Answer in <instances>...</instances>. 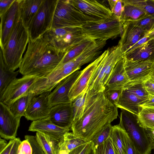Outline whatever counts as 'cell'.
Returning <instances> with one entry per match:
<instances>
[{
    "label": "cell",
    "instance_id": "21",
    "mask_svg": "<svg viewBox=\"0 0 154 154\" xmlns=\"http://www.w3.org/2000/svg\"><path fill=\"white\" fill-rule=\"evenodd\" d=\"M123 57L116 63L105 85V89H122L129 82L125 68Z\"/></svg>",
    "mask_w": 154,
    "mask_h": 154
},
{
    "label": "cell",
    "instance_id": "41",
    "mask_svg": "<svg viewBox=\"0 0 154 154\" xmlns=\"http://www.w3.org/2000/svg\"><path fill=\"white\" fill-rule=\"evenodd\" d=\"M93 149V144L91 141L76 148L68 154H88Z\"/></svg>",
    "mask_w": 154,
    "mask_h": 154
},
{
    "label": "cell",
    "instance_id": "25",
    "mask_svg": "<svg viewBox=\"0 0 154 154\" xmlns=\"http://www.w3.org/2000/svg\"><path fill=\"white\" fill-rule=\"evenodd\" d=\"M127 136L119 124L112 126L110 137L115 154H127Z\"/></svg>",
    "mask_w": 154,
    "mask_h": 154
},
{
    "label": "cell",
    "instance_id": "39",
    "mask_svg": "<svg viewBox=\"0 0 154 154\" xmlns=\"http://www.w3.org/2000/svg\"><path fill=\"white\" fill-rule=\"evenodd\" d=\"M122 89H105L103 92L107 99L116 106L118 103Z\"/></svg>",
    "mask_w": 154,
    "mask_h": 154
},
{
    "label": "cell",
    "instance_id": "47",
    "mask_svg": "<svg viewBox=\"0 0 154 154\" xmlns=\"http://www.w3.org/2000/svg\"><path fill=\"white\" fill-rule=\"evenodd\" d=\"M22 141L19 138L14 139V142L9 154H18L19 146Z\"/></svg>",
    "mask_w": 154,
    "mask_h": 154
},
{
    "label": "cell",
    "instance_id": "14",
    "mask_svg": "<svg viewBox=\"0 0 154 154\" xmlns=\"http://www.w3.org/2000/svg\"><path fill=\"white\" fill-rule=\"evenodd\" d=\"M107 49L83 70L72 87L68 95L72 101L82 93L86 91L90 79L98 65L105 56Z\"/></svg>",
    "mask_w": 154,
    "mask_h": 154
},
{
    "label": "cell",
    "instance_id": "17",
    "mask_svg": "<svg viewBox=\"0 0 154 154\" xmlns=\"http://www.w3.org/2000/svg\"><path fill=\"white\" fill-rule=\"evenodd\" d=\"M71 129L57 126L53 123L49 117L33 121L28 131L44 134L59 143L64 135Z\"/></svg>",
    "mask_w": 154,
    "mask_h": 154
},
{
    "label": "cell",
    "instance_id": "18",
    "mask_svg": "<svg viewBox=\"0 0 154 154\" xmlns=\"http://www.w3.org/2000/svg\"><path fill=\"white\" fill-rule=\"evenodd\" d=\"M122 30L118 45L124 55L132 46L143 37L148 31L135 25L132 22L123 24Z\"/></svg>",
    "mask_w": 154,
    "mask_h": 154
},
{
    "label": "cell",
    "instance_id": "32",
    "mask_svg": "<svg viewBox=\"0 0 154 154\" xmlns=\"http://www.w3.org/2000/svg\"><path fill=\"white\" fill-rule=\"evenodd\" d=\"M86 97L87 92L85 91L71 101L73 109V122L82 117L85 106Z\"/></svg>",
    "mask_w": 154,
    "mask_h": 154
},
{
    "label": "cell",
    "instance_id": "36",
    "mask_svg": "<svg viewBox=\"0 0 154 154\" xmlns=\"http://www.w3.org/2000/svg\"><path fill=\"white\" fill-rule=\"evenodd\" d=\"M108 2L112 14L119 20L124 7L123 0H109Z\"/></svg>",
    "mask_w": 154,
    "mask_h": 154
},
{
    "label": "cell",
    "instance_id": "1",
    "mask_svg": "<svg viewBox=\"0 0 154 154\" xmlns=\"http://www.w3.org/2000/svg\"><path fill=\"white\" fill-rule=\"evenodd\" d=\"M66 53L57 48L47 31L37 39L29 40L19 72L23 76L46 77L61 64Z\"/></svg>",
    "mask_w": 154,
    "mask_h": 154
},
{
    "label": "cell",
    "instance_id": "22",
    "mask_svg": "<svg viewBox=\"0 0 154 154\" xmlns=\"http://www.w3.org/2000/svg\"><path fill=\"white\" fill-rule=\"evenodd\" d=\"M132 61H148L154 63V38L151 39L124 55Z\"/></svg>",
    "mask_w": 154,
    "mask_h": 154
},
{
    "label": "cell",
    "instance_id": "49",
    "mask_svg": "<svg viewBox=\"0 0 154 154\" xmlns=\"http://www.w3.org/2000/svg\"><path fill=\"white\" fill-rule=\"evenodd\" d=\"M145 130L150 140L152 149H154V130Z\"/></svg>",
    "mask_w": 154,
    "mask_h": 154
},
{
    "label": "cell",
    "instance_id": "26",
    "mask_svg": "<svg viewBox=\"0 0 154 154\" xmlns=\"http://www.w3.org/2000/svg\"><path fill=\"white\" fill-rule=\"evenodd\" d=\"M19 72L10 70L6 66L3 60L2 52L0 51V98L4 91L14 80L16 79Z\"/></svg>",
    "mask_w": 154,
    "mask_h": 154
},
{
    "label": "cell",
    "instance_id": "52",
    "mask_svg": "<svg viewBox=\"0 0 154 154\" xmlns=\"http://www.w3.org/2000/svg\"><path fill=\"white\" fill-rule=\"evenodd\" d=\"M88 154H96L94 149L93 148Z\"/></svg>",
    "mask_w": 154,
    "mask_h": 154
},
{
    "label": "cell",
    "instance_id": "23",
    "mask_svg": "<svg viewBox=\"0 0 154 154\" xmlns=\"http://www.w3.org/2000/svg\"><path fill=\"white\" fill-rule=\"evenodd\" d=\"M44 0H19L20 18L27 29Z\"/></svg>",
    "mask_w": 154,
    "mask_h": 154
},
{
    "label": "cell",
    "instance_id": "16",
    "mask_svg": "<svg viewBox=\"0 0 154 154\" xmlns=\"http://www.w3.org/2000/svg\"><path fill=\"white\" fill-rule=\"evenodd\" d=\"M81 72V71L77 70L63 79L50 93L49 100L52 107L59 104L71 102L69 99V94Z\"/></svg>",
    "mask_w": 154,
    "mask_h": 154
},
{
    "label": "cell",
    "instance_id": "4",
    "mask_svg": "<svg viewBox=\"0 0 154 154\" xmlns=\"http://www.w3.org/2000/svg\"><path fill=\"white\" fill-rule=\"evenodd\" d=\"M124 56L119 45L107 49V52L92 75L86 90L87 99L103 93L105 85L117 63Z\"/></svg>",
    "mask_w": 154,
    "mask_h": 154
},
{
    "label": "cell",
    "instance_id": "19",
    "mask_svg": "<svg viewBox=\"0 0 154 154\" xmlns=\"http://www.w3.org/2000/svg\"><path fill=\"white\" fill-rule=\"evenodd\" d=\"M71 2L85 14L102 20L111 18L112 13L110 8L94 0H70Z\"/></svg>",
    "mask_w": 154,
    "mask_h": 154
},
{
    "label": "cell",
    "instance_id": "37",
    "mask_svg": "<svg viewBox=\"0 0 154 154\" xmlns=\"http://www.w3.org/2000/svg\"><path fill=\"white\" fill-rule=\"evenodd\" d=\"M132 22L136 25L149 31L154 29V15L147 16L139 20Z\"/></svg>",
    "mask_w": 154,
    "mask_h": 154
},
{
    "label": "cell",
    "instance_id": "40",
    "mask_svg": "<svg viewBox=\"0 0 154 154\" xmlns=\"http://www.w3.org/2000/svg\"><path fill=\"white\" fill-rule=\"evenodd\" d=\"M25 139L30 143L32 149V154H46L38 142L35 136L26 135Z\"/></svg>",
    "mask_w": 154,
    "mask_h": 154
},
{
    "label": "cell",
    "instance_id": "48",
    "mask_svg": "<svg viewBox=\"0 0 154 154\" xmlns=\"http://www.w3.org/2000/svg\"><path fill=\"white\" fill-rule=\"evenodd\" d=\"M14 142V139L10 140L6 146L0 152V154H9Z\"/></svg>",
    "mask_w": 154,
    "mask_h": 154
},
{
    "label": "cell",
    "instance_id": "30",
    "mask_svg": "<svg viewBox=\"0 0 154 154\" xmlns=\"http://www.w3.org/2000/svg\"><path fill=\"white\" fill-rule=\"evenodd\" d=\"M137 116L138 122L145 129L154 130V107H142Z\"/></svg>",
    "mask_w": 154,
    "mask_h": 154
},
{
    "label": "cell",
    "instance_id": "46",
    "mask_svg": "<svg viewBox=\"0 0 154 154\" xmlns=\"http://www.w3.org/2000/svg\"><path fill=\"white\" fill-rule=\"evenodd\" d=\"M140 107H154V95H149L147 98L140 105Z\"/></svg>",
    "mask_w": 154,
    "mask_h": 154
},
{
    "label": "cell",
    "instance_id": "9",
    "mask_svg": "<svg viewBox=\"0 0 154 154\" xmlns=\"http://www.w3.org/2000/svg\"><path fill=\"white\" fill-rule=\"evenodd\" d=\"M48 31L57 48L64 52H67L88 38L84 34L81 28L51 29Z\"/></svg>",
    "mask_w": 154,
    "mask_h": 154
},
{
    "label": "cell",
    "instance_id": "54",
    "mask_svg": "<svg viewBox=\"0 0 154 154\" xmlns=\"http://www.w3.org/2000/svg\"></svg>",
    "mask_w": 154,
    "mask_h": 154
},
{
    "label": "cell",
    "instance_id": "42",
    "mask_svg": "<svg viewBox=\"0 0 154 154\" xmlns=\"http://www.w3.org/2000/svg\"><path fill=\"white\" fill-rule=\"evenodd\" d=\"M18 154H32V149L30 143L27 140L22 141L18 148Z\"/></svg>",
    "mask_w": 154,
    "mask_h": 154
},
{
    "label": "cell",
    "instance_id": "2",
    "mask_svg": "<svg viewBox=\"0 0 154 154\" xmlns=\"http://www.w3.org/2000/svg\"><path fill=\"white\" fill-rule=\"evenodd\" d=\"M118 108L103 92L86 100L82 117L73 122L71 129L76 136L87 141H91L103 128L116 119Z\"/></svg>",
    "mask_w": 154,
    "mask_h": 154
},
{
    "label": "cell",
    "instance_id": "10",
    "mask_svg": "<svg viewBox=\"0 0 154 154\" xmlns=\"http://www.w3.org/2000/svg\"><path fill=\"white\" fill-rule=\"evenodd\" d=\"M39 78L34 76L24 75L16 78L9 85L2 97L1 102L7 106L29 93L30 90Z\"/></svg>",
    "mask_w": 154,
    "mask_h": 154
},
{
    "label": "cell",
    "instance_id": "38",
    "mask_svg": "<svg viewBox=\"0 0 154 154\" xmlns=\"http://www.w3.org/2000/svg\"><path fill=\"white\" fill-rule=\"evenodd\" d=\"M93 149L96 154H115L110 136L104 143Z\"/></svg>",
    "mask_w": 154,
    "mask_h": 154
},
{
    "label": "cell",
    "instance_id": "51",
    "mask_svg": "<svg viewBox=\"0 0 154 154\" xmlns=\"http://www.w3.org/2000/svg\"><path fill=\"white\" fill-rule=\"evenodd\" d=\"M69 152L65 150H61L58 154H68Z\"/></svg>",
    "mask_w": 154,
    "mask_h": 154
},
{
    "label": "cell",
    "instance_id": "31",
    "mask_svg": "<svg viewBox=\"0 0 154 154\" xmlns=\"http://www.w3.org/2000/svg\"><path fill=\"white\" fill-rule=\"evenodd\" d=\"M37 140L46 154H58L60 151L58 143L44 134L36 132Z\"/></svg>",
    "mask_w": 154,
    "mask_h": 154
},
{
    "label": "cell",
    "instance_id": "24",
    "mask_svg": "<svg viewBox=\"0 0 154 154\" xmlns=\"http://www.w3.org/2000/svg\"><path fill=\"white\" fill-rule=\"evenodd\" d=\"M145 100L123 88L116 106L118 108L124 109L138 116L141 108L140 105Z\"/></svg>",
    "mask_w": 154,
    "mask_h": 154
},
{
    "label": "cell",
    "instance_id": "12",
    "mask_svg": "<svg viewBox=\"0 0 154 154\" xmlns=\"http://www.w3.org/2000/svg\"><path fill=\"white\" fill-rule=\"evenodd\" d=\"M21 118L15 116L7 106L0 102V135L7 140L16 138Z\"/></svg>",
    "mask_w": 154,
    "mask_h": 154
},
{
    "label": "cell",
    "instance_id": "35",
    "mask_svg": "<svg viewBox=\"0 0 154 154\" xmlns=\"http://www.w3.org/2000/svg\"><path fill=\"white\" fill-rule=\"evenodd\" d=\"M128 91L139 98L146 100L149 95L143 83L125 87Z\"/></svg>",
    "mask_w": 154,
    "mask_h": 154
},
{
    "label": "cell",
    "instance_id": "5",
    "mask_svg": "<svg viewBox=\"0 0 154 154\" xmlns=\"http://www.w3.org/2000/svg\"><path fill=\"white\" fill-rule=\"evenodd\" d=\"M104 20L88 16L80 11L70 0H58L51 29L64 27L81 28L90 23Z\"/></svg>",
    "mask_w": 154,
    "mask_h": 154
},
{
    "label": "cell",
    "instance_id": "50",
    "mask_svg": "<svg viewBox=\"0 0 154 154\" xmlns=\"http://www.w3.org/2000/svg\"><path fill=\"white\" fill-rule=\"evenodd\" d=\"M5 139L0 138V152H1L7 145L8 143Z\"/></svg>",
    "mask_w": 154,
    "mask_h": 154
},
{
    "label": "cell",
    "instance_id": "43",
    "mask_svg": "<svg viewBox=\"0 0 154 154\" xmlns=\"http://www.w3.org/2000/svg\"><path fill=\"white\" fill-rule=\"evenodd\" d=\"M143 84L149 94L154 95V76L152 75H151Z\"/></svg>",
    "mask_w": 154,
    "mask_h": 154
},
{
    "label": "cell",
    "instance_id": "53",
    "mask_svg": "<svg viewBox=\"0 0 154 154\" xmlns=\"http://www.w3.org/2000/svg\"><path fill=\"white\" fill-rule=\"evenodd\" d=\"M152 75H153L154 76V70L153 72Z\"/></svg>",
    "mask_w": 154,
    "mask_h": 154
},
{
    "label": "cell",
    "instance_id": "8",
    "mask_svg": "<svg viewBox=\"0 0 154 154\" xmlns=\"http://www.w3.org/2000/svg\"><path fill=\"white\" fill-rule=\"evenodd\" d=\"M82 29L84 34L90 38L106 41L116 38L121 35L122 25L112 14L110 18L87 24L83 26Z\"/></svg>",
    "mask_w": 154,
    "mask_h": 154
},
{
    "label": "cell",
    "instance_id": "13",
    "mask_svg": "<svg viewBox=\"0 0 154 154\" xmlns=\"http://www.w3.org/2000/svg\"><path fill=\"white\" fill-rule=\"evenodd\" d=\"M50 93L45 92L32 98L24 116L28 120L33 121L48 117L52 108L49 100Z\"/></svg>",
    "mask_w": 154,
    "mask_h": 154
},
{
    "label": "cell",
    "instance_id": "27",
    "mask_svg": "<svg viewBox=\"0 0 154 154\" xmlns=\"http://www.w3.org/2000/svg\"><path fill=\"white\" fill-rule=\"evenodd\" d=\"M123 1L124 8L119 20L122 24L126 22L137 21L148 16L137 7Z\"/></svg>",
    "mask_w": 154,
    "mask_h": 154
},
{
    "label": "cell",
    "instance_id": "11",
    "mask_svg": "<svg viewBox=\"0 0 154 154\" xmlns=\"http://www.w3.org/2000/svg\"><path fill=\"white\" fill-rule=\"evenodd\" d=\"M125 68L129 82L124 88L143 83L150 78L154 70V63L148 61H132L125 58Z\"/></svg>",
    "mask_w": 154,
    "mask_h": 154
},
{
    "label": "cell",
    "instance_id": "44",
    "mask_svg": "<svg viewBox=\"0 0 154 154\" xmlns=\"http://www.w3.org/2000/svg\"><path fill=\"white\" fill-rule=\"evenodd\" d=\"M15 0H0V16L4 14L10 7Z\"/></svg>",
    "mask_w": 154,
    "mask_h": 154
},
{
    "label": "cell",
    "instance_id": "3",
    "mask_svg": "<svg viewBox=\"0 0 154 154\" xmlns=\"http://www.w3.org/2000/svg\"><path fill=\"white\" fill-rule=\"evenodd\" d=\"M29 40L28 29L19 18L16 21L6 44L1 49L4 62L10 70L15 71L20 68Z\"/></svg>",
    "mask_w": 154,
    "mask_h": 154
},
{
    "label": "cell",
    "instance_id": "28",
    "mask_svg": "<svg viewBox=\"0 0 154 154\" xmlns=\"http://www.w3.org/2000/svg\"><path fill=\"white\" fill-rule=\"evenodd\" d=\"M33 94L29 93L15 101L8 106L12 113L16 117L21 118L24 116L26 112L32 98Z\"/></svg>",
    "mask_w": 154,
    "mask_h": 154
},
{
    "label": "cell",
    "instance_id": "45",
    "mask_svg": "<svg viewBox=\"0 0 154 154\" xmlns=\"http://www.w3.org/2000/svg\"><path fill=\"white\" fill-rule=\"evenodd\" d=\"M127 154H140L136 148L134 143L127 134Z\"/></svg>",
    "mask_w": 154,
    "mask_h": 154
},
{
    "label": "cell",
    "instance_id": "6",
    "mask_svg": "<svg viewBox=\"0 0 154 154\" xmlns=\"http://www.w3.org/2000/svg\"><path fill=\"white\" fill-rule=\"evenodd\" d=\"M119 124L125 131L140 154H150L152 149L146 130L138 122L137 116L121 109Z\"/></svg>",
    "mask_w": 154,
    "mask_h": 154
},
{
    "label": "cell",
    "instance_id": "7",
    "mask_svg": "<svg viewBox=\"0 0 154 154\" xmlns=\"http://www.w3.org/2000/svg\"><path fill=\"white\" fill-rule=\"evenodd\" d=\"M58 0H44L27 28L29 40H34L52 28Z\"/></svg>",
    "mask_w": 154,
    "mask_h": 154
},
{
    "label": "cell",
    "instance_id": "15",
    "mask_svg": "<svg viewBox=\"0 0 154 154\" xmlns=\"http://www.w3.org/2000/svg\"><path fill=\"white\" fill-rule=\"evenodd\" d=\"M19 0H15L9 9L0 16V45L2 49L8 41L16 21L20 18Z\"/></svg>",
    "mask_w": 154,
    "mask_h": 154
},
{
    "label": "cell",
    "instance_id": "34",
    "mask_svg": "<svg viewBox=\"0 0 154 154\" xmlns=\"http://www.w3.org/2000/svg\"><path fill=\"white\" fill-rule=\"evenodd\" d=\"M112 126L109 124L101 130L91 141L94 148L105 141L111 135Z\"/></svg>",
    "mask_w": 154,
    "mask_h": 154
},
{
    "label": "cell",
    "instance_id": "20",
    "mask_svg": "<svg viewBox=\"0 0 154 154\" xmlns=\"http://www.w3.org/2000/svg\"><path fill=\"white\" fill-rule=\"evenodd\" d=\"M48 117L56 125L71 129L73 122L72 102L59 104L52 107Z\"/></svg>",
    "mask_w": 154,
    "mask_h": 154
},
{
    "label": "cell",
    "instance_id": "33",
    "mask_svg": "<svg viewBox=\"0 0 154 154\" xmlns=\"http://www.w3.org/2000/svg\"><path fill=\"white\" fill-rule=\"evenodd\" d=\"M124 1L140 9L148 16L154 15V0H124Z\"/></svg>",
    "mask_w": 154,
    "mask_h": 154
},
{
    "label": "cell",
    "instance_id": "29",
    "mask_svg": "<svg viewBox=\"0 0 154 154\" xmlns=\"http://www.w3.org/2000/svg\"><path fill=\"white\" fill-rule=\"evenodd\" d=\"M88 141L75 136L73 133H66L58 143L60 150H65L69 152Z\"/></svg>",
    "mask_w": 154,
    "mask_h": 154
}]
</instances>
